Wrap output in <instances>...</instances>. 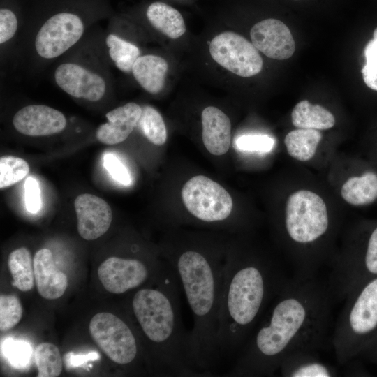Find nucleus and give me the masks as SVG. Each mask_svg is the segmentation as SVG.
<instances>
[{
    "label": "nucleus",
    "instance_id": "nucleus-1",
    "mask_svg": "<svg viewBox=\"0 0 377 377\" xmlns=\"http://www.w3.org/2000/svg\"><path fill=\"white\" fill-rule=\"evenodd\" d=\"M335 303L327 280L294 274L272 302L227 374L272 376L283 359L299 350L331 346Z\"/></svg>",
    "mask_w": 377,
    "mask_h": 377
},
{
    "label": "nucleus",
    "instance_id": "nucleus-2",
    "mask_svg": "<svg viewBox=\"0 0 377 377\" xmlns=\"http://www.w3.org/2000/svg\"><path fill=\"white\" fill-rule=\"evenodd\" d=\"M290 277L284 267L260 253L232 249L226 256L218 315V362L237 357Z\"/></svg>",
    "mask_w": 377,
    "mask_h": 377
},
{
    "label": "nucleus",
    "instance_id": "nucleus-3",
    "mask_svg": "<svg viewBox=\"0 0 377 377\" xmlns=\"http://www.w3.org/2000/svg\"><path fill=\"white\" fill-rule=\"evenodd\" d=\"M222 251L186 247L170 249L168 254L193 315V360L205 376H211L218 363L216 337L226 261Z\"/></svg>",
    "mask_w": 377,
    "mask_h": 377
},
{
    "label": "nucleus",
    "instance_id": "nucleus-4",
    "mask_svg": "<svg viewBox=\"0 0 377 377\" xmlns=\"http://www.w3.org/2000/svg\"><path fill=\"white\" fill-rule=\"evenodd\" d=\"M180 283L170 264L158 275L156 288H142L131 300L140 330L152 344L159 370L169 376H205L191 355L190 332L184 326Z\"/></svg>",
    "mask_w": 377,
    "mask_h": 377
},
{
    "label": "nucleus",
    "instance_id": "nucleus-5",
    "mask_svg": "<svg viewBox=\"0 0 377 377\" xmlns=\"http://www.w3.org/2000/svg\"><path fill=\"white\" fill-rule=\"evenodd\" d=\"M105 0H40L34 13L40 20L34 49L44 59L66 53L83 36L91 20L107 14Z\"/></svg>",
    "mask_w": 377,
    "mask_h": 377
},
{
    "label": "nucleus",
    "instance_id": "nucleus-6",
    "mask_svg": "<svg viewBox=\"0 0 377 377\" xmlns=\"http://www.w3.org/2000/svg\"><path fill=\"white\" fill-rule=\"evenodd\" d=\"M330 228L327 206L323 198L309 190H299L288 198L285 210L283 230L288 242L294 246L292 253L294 273L299 271L304 249V276L316 275L311 272L308 247H311L316 267L320 269L313 246L324 239Z\"/></svg>",
    "mask_w": 377,
    "mask_h": 377
},
{
    "label": "nucleus",
    "instance_id": "nucleus-7",
    "mask_svg": "<svg viewBox=\"0 0 377 377\" xmlns=\"http://www.w3.org/2000/svg\"><path fill=\"white\" fill-rule=\"evenodd\" d=\"M334 321L331 346L337 362L346 364L377 328V277L362 283L345 298Z\"/></svg>",
    "mask_w": 377,
    "mask_h": 377
},
{
    "label": "nucleus",
    "instance_id": "nucleus-8",
    "mask_svg": "<svg viewBox=\"0 0 377 377\" xmlns=\"http://www.w3.org/2000/svg\"><path fill=\"white\" fill-rule=\"evenodd\" d=\"M182 201L192 216L206 223L226 220L232 209V199L219 183L203 175L191 178L182 190Z\"/></svg>",
    "mask_w": 377,
    "mask_h": 377
},
{
    "label": "nucleus",
    "instance_id": "nucleus-9",
    "mask_svg": "<svg viewBox=\"0 0 377 377\" xmlns=\"http://www.w3.org/2000/svg\"><path fill=\"white\" fill-rule=\"evenodd\" d=\"M89 331L94 341L114 362L127 365L137 359V338L128 323L116 315L96 313L90 320Z\"/></svg>",
    "mask_w": 377,
    "mask_h": 377
},
{
    "label": "nucleus",
    "instance_id": "nucleus-10",
    "mask_svg": "<svg viewBox=\"0 0 377 377\" xmlns=\"http://www.w3.org/2000/svg\"><path fill=\"white\" fill-rule=\"evenodd\" d=\"M212 58L228 71L243 77L258 74L263 61L253 44L233 31H223L211 40Z\"/></svg>",
    "mask_w": 377,
    "mask_h": 377
},
{
    "label": "nucleus",
    "instance_id": "nucleus-11",
    "mask_svg": "<svg viewBox=\"0 0 377 377\" xmlns=\"http://www.w3.org/2000/svg\"><path fill=\"white\" fill-rule=\"evenodd\" d=\"M54 79L57 85L69 96L90 102L102 99L108 88L101 74L77 62L60 64L54 70Z\"/></svg>",
    "mask_w": 377,
    "mask_h": 377
},
{
    "label": "nucleus",
    "instance_id": "nucleus-12",
    "mask_svg": "<svg viewBox=\"0 0 377 377\" xmlns=\"http://www.w3.org/2000/svg\"><path fill=\"white\" fill-rule=\"evenodd\" d=\"M151 267L137 258L112 256L98 268V276L106 290L121 294L143 285L151 275Z\"/></svg>",
    "mask_w": 377,
    "mask_h": 377
},
{
    "label": "nucleus",
    "instance_id": "nucleus-13",
    "mask_svg": "<svg viewBox=\"0 0 377 377\" xmlns=\"http://www.w3.org/2000/svg\"><path fill=\"white\" fill-rule=\"evenodd\" d=\"M250 36L256 49L269 58L287 59L295 52V43L290 29L278 19L258 22L251 29Z\"/></svg>",
    "mask_w": 377,
    "mask_h": 377
},
{
    "label": "nucleus",
    "instance_id": "nucleus-14",
    "mask_svg": "<svg viewBox=\"0 0 377 377\" xmlns=\"http://www.w3.org/2000/svg\"><path fill=\"white\" fill-rule=\"evenodd\" d=\"M79 235L86 240H94L109 229L112 213L108 203L90 193L79 195L74 201Z\"/></svg>",
    "mask_w": 377,
    "mask_h": 377
},
{
    "label": "nucleus",
    "instance_id": "nucleus-15",
    "mask_svg": "<svg viewBox=\"0 0 377 377\" xmlns=\"http://www.w3.org/2000/svg\"><path fill=\"white\" fill-rule=\"evenodd\" d=\"M13 124L21 134L29 136H45L64 131L66 119L59 110L45 105H29L19 110L13 116Z\"/></svg>",
    "mask_w": 377,
    "mask_h": 377
},
{
    "label": "nucleus",
    "instance_id": "nucleus-16",
    "mask_svg": "<svg viewBox=\"0 0 377 377\" xmlns=\"http://www.w3.org/2000/svg\"><path fill=\"white\" fill-rule=\"evenodd\" d=\"M142 108L130 102L109 111L108 122L101 124L96 132V139L105 145H116L124 141L138 125Z\"/></svg>",
    "mask_w": 377,
    "mask_h": 377
},
{
    "label": "nucleus",
    "instance_id": "nucleus-17",
    "mask_svg": "<svg viewBox=\"0 0 377 377\" xmlns=\"http://www.w3.org/2000/svg\"><path fill=\"white\" fill-rule=\"evenodd\" d=\"M36 288L41 297L55 300L63 295L68 286L66 275L56 266L47 249L38 250L33 260Z\"/></svg>",
    "mask_w": 377,
    "mask_h": 377
},
{
    "label": "nucleus",
    "instance_id": "nucleus-18",
    "mask_svg": "<svg viewBox=\"0 0 377 377\" xmlns=\"http://www.w3.org/2000/svg\"><path fill=\"white\" fill-rule=\"evenodd\" d=\"M202 141L207 151L213 155L226 154L231 142V122L220 109L208 106L201 114Z\"/></svg>",
    "mask_w": 377,
    "mask_h": 377
},
{
    "label": "nucleus",
    "instance_id": "nucleus-19",
    "mask_svg": "<svg viewBox=\"0 0 377 377\" xmlns=\"http://www.w3.org/2000/svg\"><path fill=\"white\" fill-rule=\"evenodd\" d=\"M319 352L299 350L286 356L281 362L279 371L285 377H332L337 371L332 365L323 362Z\"/></svg>",
    "mask_w": 377,
    "mask_h": 377
},
{
    "label": "nucleus",
    "instance_id": "nucleus-20",
    "mask_svg": "<svg viewBox=\"0 0 377 377\" xmlns=\"http://www.w3.org/2000/svg\"><path fill=\"white\" fill-rule=\"evenodd\" d=\"M144 15L152 27L171 39L179 38L186 32L181 13L163 1L149 3L144 8Z\"/></svg>",
    "mask_w": 377,
    "mask_h": 377
},
{
    "label": "nucleus",
    "instance_id": "nucleus-21",
    "mask_svg": "<svg viewBox=\"0 0 377 377\" xmlns=\"http://www.w3.org/2000/svg\"><path fill=\"white\" fill-rule=\"evenodd\" d=\"M168 70V62L163 57L156 54H144L137 59L131 72L144 90L151 94H157L164 87Z\"/></svg>",
    "mask_w": 377,
    "mask_h": 377
},
{
    "label": "nucleus",
    "instance_id": "nucleus-22",
    "mask_svg": "<svg viewBox=\"0 0 377 377\" xmlns=\"http://www.w3.org/2000/svg\"><path fill=\"white\" fill-rule=\"evenodd\" d=\"M291 121L299 128L327 130L335 124L334 115L324 107L307 100L297 103L291 112Z\"/></svg>",
    "mask_w": 377,
    "mask_h": 377
},
{
    "label": "nucleus",
    "instance_id": "nucleus-23",
    "mask_svg": "<svg viewBox=\"0 0 377 377\" xmlns=\"http://www.w3.org/2000/svg\"><path fill=\"white\" fill-rule=\"evenodd\" d=\"M342 198L352 205H364L377 199V175L367 172L348 179L341 188Z\"/></svg>",
    "mask_w": 377,
    "mask_h": 377
},
{
    "label": "nucleus",
    "instance_id": "nucleus-24",
    "mask_svg": "<svg viewBox=\"0 0 377 377\" xmlns=\"http://www.w3.org/2000/svg\"><path fill=\"white\" fill-rule=\"evenodd\" d=\"M322 139L318 130L299 128L290 131L284 138L288 154L300 161H307L315 155Z\"/></svg>",
    "mask_w": 377,
    "mask_h": 377
},
{
    "label": "nucleus",
    "instance_id": "nucleus-25",
    "mask_svg": "<svg viewBox=\"0 0 377 377\" xmlns=\"http://www.w3.org/2000/svg\"><path fill=\"white\" fill-rule=\"evenodd\" d=\"M8 266L13 277V285L25 292L33 288L34 271L31 256L25 247L13 251L8 256Z\"/></svg>",
    "mask_w": 377,
    "mask_h": 377
},
{
    "label": "nucleus",
    "instance_id": "nucleus-26",
    "mask_svg": "<svg viewBox=\"0 0 377 377\" xmlns=\"http://www.w3.org/2000/svg\"><path fill=\"white\" fill-rule=\"evenodd\" d=\"M105 45L110 59L124 73H130L137 59L141 55L139 47L115 34H108Z\"/></svg>",
    "mask_w": 377,
    "mask_h": 377
},
{
    "label": "nucleus",
    "instance_id": "nucleus-27",
    "mask_svg": "<svg viewBox=\"0 0 377 377\" xmlns=\"http://www.w3.org/2000/svg\"><path fill=\"white\" fill-rule=\"evenodd\" d=\"M38 377L59 376L63 369V360L59 348L53 343L44 342L35 350Z\"/></svg>",
    "mask_w": 377,
    "mask_h": 377
},
{
    "label": "nucleus",
    "instance_id": "nucleus-28",
    "mask_svg": "<svg viewBox=\"0 0 377 377\" xmlns=\"http://www.w3.org/2000/svg\"><path fill=\"white\" fill-rule=\"evenodd\" d=\"M142 133L151 143L157 146L165 144L167 130L161 114L151 106H145L138 121Z\"/></svg>",
    "mask_w": 377,
    "mask_h": 377
},
{
    "label": "nucleus",
    "instance_id": "nucleus-29",
    "mask_svg": "<svg viewBox=\"0 0 377 377\" xmlns=\"http://www.w3.org/2000/svg\"><path fill=\"white\" fill-rule=\"evenodd\" d=\"M20 7L17 0H3L0 8V43L4 45L16 34Z\"/></svg>",
    "mask_w": 377,
    "mask_h": 377
},
{
    "label": "nucleus",
    "instance_id": "nucleus-30",
    "mask_svg": "<svg viewBox=\"0 0 377 377\" xmlns=\"http://www.w3.org/2000/svg\"><path fill=\"white\" fill-rule=\"evenodd\" d=\"M29 172L27 162L14 156L0 158V188L12 186L22 180Z\"/></svg>",
    "mask_w": 377,
    "mask_h": 377
},
{
    "label": "nucleus",
    "instance_id": "nucleus-31",
    "mask_svg": "<svg viewBox=\"0 0 377 377\" xmlns=\"http://www.w3.org/2000/svg\"><path fill=\"white\" fill-rule=\"evenodd\" d=\"M22 307L19 298L14 295L0 296V330L6 331L15 327L20 320Z\"/></svg>",
    "mask_w": 377,
    "mask_h": 377
},
{
    "label": "nucleus",
    "instance_id": "nucleus-32",
    "mask_svg": "<svg viewBox=\"0 0 377 377\" xmlns=\"http://www.w3.org/2000/svg\"><path fill=\"white\" fill-rule=\"evenodd\" d=\"M366 64L362 69L364 82L368 87L377 91V27L374 38L364 48Z\"/></svg>",
    "mask_w": 377,
    "mask_h": 377
},
{
    "label": "nucleus",
    "instance_id": "nucleus-33",
    "mask_svg": "<svg viewBox=\"0 0 377 377\" xmlns=\"http://www.w3.org/2000/svg\"><path fill=\"white\" fill-rule=\"evenodd\" d=\"M2 350L10 362L15 367H24L31 355L30 345L22 340L8 339L2 344Z\"/></svg>",
    "mask_w": 377,
    "mask_h": 377
},
{
    "label": "nucleus",
    "instance_id": "nucleus-34",
    "mask_svg": "<svg viewBox=\"0 0 377 377\" xmlns=\"http://www.w3.org/2000/svg\"><path fill=\"white\" fill-rule=\"evenodd\" d=\"M241 151L269 152L274 146V140L267 135H244L235 140Z\"/></svg>",
    "mask_w": 377,
    "mask_h": 377
},
{
    "label": "nucleus",
    "instance_id": "nucleus-35",
    "mask_svg": "<svg viewBox=\"0 0 377 377\" xmlns=\"http://www.w3.org/2000/svg\"><path fill=\"white\" fill-rule=\"evenodd\" d=\"M103 163L110 175L117 182L125 186L131 184L132 179L128 169L114 154L111 153L104 154Z\"/></svg>",
    "mask_w": 377,
    "mask_h": 377
},
{
    "label": "nucleus",
    "instance_id": "nucleus-36",
    "mask_svg": "<svg viewBox=\"0 0 377 377\" xmlns=\"http://www.w3.org/2000/svg\"><path fill=\"white\" fill-rule=\"evenodd\" d=\"M24 198L29 212L36 214L39 212L42 204L40 189L38 181L33 177H29L25 181Z\"/></svg>",
    "mask_w": 377,
    "mask_h": 377
},
{
    "label": "nucleus",
    "instance_id": "nucleus-37",
    "mask_svg": "<svg viewBox=\"0 0 377 377\" xmlns=\"http://www.w3.org/2000/svg\"><path fill=\"white\" fill-rule=\"evenodd\" d=\"M99 358V355L95 351H91L87 354L77 355L72 351L67 353L64 355V363L67 368H76L83 366L84 368L87 367V362L94 361Z\"/></svg>",
    "mask_w": 377,
    "mask_h": 377
},
{
    "label": "nucleus",
    "instance_id": "nucleus-38",
    "mask_svg": "<svg viewBox=\"0 0 377 377\" xmlns=\"http://www.w3.org/2000/svg\"><path fill=\"white\" fill-rule=\"evenodd\" d=\"M293 1H300V0H293Z\"/></svg>",
    "mask_w": 377,
    "mask_h": 377
},
{
    "label": "nucleus",
    "instance_id": "nucleus-39",
    "mask_svg": "<svg viewBox=\"0 0 377 377\" xmlns=\"http://www.w3.org/2000/svg\"><path fill=\"white\" fill-rule=\"evenodd\" d=\"M177 1H182V0H177Z\"/></svg>",
    "mask_w": 377,
    "mask_h": 377
}]
</instances>
